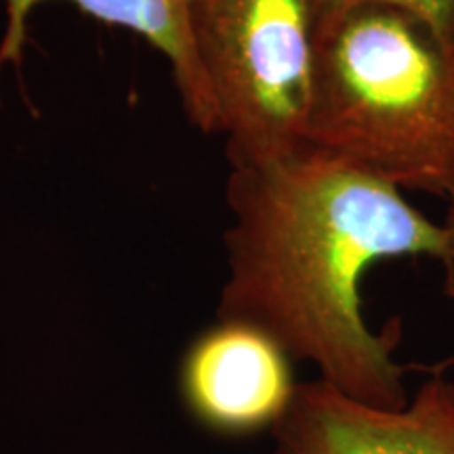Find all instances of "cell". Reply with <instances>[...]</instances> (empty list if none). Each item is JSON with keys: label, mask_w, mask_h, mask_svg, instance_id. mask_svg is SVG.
I'll return each instance as SVG.
<instances>
[{"label": "cell", "mask_w": 454, "mask_h": 454, "mask_svg": "<svg viewBox=\"0 0 454 454\" xmlns=\"http://www.w3.org/2000/svg\"><path fill=\"white\" fill-rule=\"evenodd\" d=\"M444 230L448 234V242H450V259H452V282H454V200L450 207H448L446 219H444Z\"/></svg>", "instance_id": "cell-8"}, {"label": "cell", "mask_w": 454, "mask_h": 454, "mask_svg": "<svg viewBox=\"0 0 454 454\" xmlns=\"http://www.w3.org/2000/svg\"><path fill=\"white\" fill-rule=\"evenodd\" d=\"M293 364L282 345L261 328L217 317L181 356V404L202 429L221 438L274 431L299 387Z\"/></svg>", "instance_id": "cell-4"}, {"label": "cell", "mask_w": 454, "mask_h": 454, "mask_svg": "<svg viewBox=\"0 0 454 454\" xmlns=\"http://www.w3.org/2000/svg\"><path fill=\"white\" fill-rule=\"evenodd\" d=\"M311 4H314L316 44L326 38L351 11L379 4L412 15L438 38L450 57L454 55V0H311Z\"/></svg>", "instance_id": "cell-7"}, {"label": "cell", "mask_w": 454, "mask_h": 454, "mask_svg": "<svg viewBox=\"0 0 454 454\" xmlns=\"http://www.w3.org/2000/svg\"><path fill=\"white\" fill-rule=\"evenodd\" d=\"M187 15L230 168L305 145L317 49L311 0H187Z\"/></svg>", "instance_id": "cell-3"}, {"label": "cell", "mask_w": 454, "mask_h": 454, "mask_svg": "<svg viewBox=\"0 0 454 454\" xmlns=\"http://www.w3.org/2000/svg\"><path fill=\"white\" fill-rule=\"evenodd\" d=\"M305 144L454 200V66L412 15L368 4L317 43Z\"/></svg>", "instance_id": "cell-2"}, {"label": "cell", "mask_w": 454, "mask_h": 454, "mask_svg": "<svg viewBox=\"0 0 454 454\" xmlns=\"http://www.w3.org/2000/svg\"><path fill=\"white\" fill-rule=\"evenodd\" d=\"M51 0H4V32L0 38V78L24 64L34 11ZM99 24L127 30L160 53L170 67L181 110L204 135L219 133V116L211 87L192 41L187 0H67Z\"/></svg>", "instance_id": "cell-6"}, {"label": "cell", "mask_w": 454, "mask_h": 454, "mask_svg": "<svg viewBox=\"0 0 454 454\" xmlns=\"http://www.w3.org/2000/svg\"><path fill=\"white\" fill-rule=\"evenodd\" d=\"M271 434L274 454H454V383L435 374L400 408L362 404L320 379L299 383Z\"/></svg>", "instance_id": "cell-5"}, {"label": "cell", "mask_w": 454, "mask_h": 454, "mask_svg": "<svg viewBox=\"0 0 454 454\" xmlns=\"http://www.w3.org/2000/svg\"><path fill=\"white\" fill-rule=\"evenodd\" d=\"M452 66H454V55H452Z\"/></svg>", "instance_id": "cell-9"}, {"label": "cell", "mask_w": 454, "mask_h": 454, "mask_svg": "<svg viewBox=\"0 0 454 454\" xmlns=\"http://www.w3.org/2000/svg\"><path fill=\"white\" fill-rule=\"evenodd\" d=\"M223 242L227 278L217 317L261 328L293 362L362 404L400 408L406 368L395 333H374L362 280L381 261L435 259L452 282L444 225L400 190L314 145L251 168H231Z\"/></svg>", "instance_id": "cell-1"}]
</instances>
